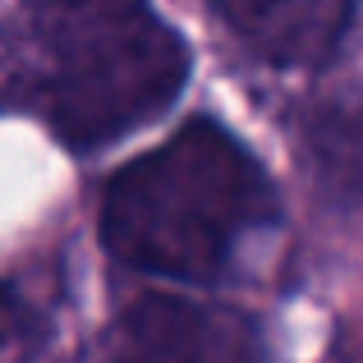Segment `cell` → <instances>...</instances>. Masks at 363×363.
<instances>
[{
    "label": "cell",
    "mask_w": 363,
    "mask_h": 363,
    "mask_svg": "<svg viewBox=\"0 0 363 363\" xmlns=\"http://www.w3.org/2000/svg\"><path fill=\"white\" fill-rule=\"evenodd\" d=\"M359 0H212L221 23L272 69H322L350 37Z\"/></svg>",
    "instance_id": "4"
},
{
    "label": "cell",
    "mask_w": 363,
    "mask_h": 363,
    "mask_svg": "<svg viewBox=\"0 0 363 363\" xmlns=\"http://www.w3.org/2000/svg\"><path fill=\"white\" fill-rule=\"evenodd\" d=\"M308 147L331 198H363V106H331L313 116Z\"/></svg>",
    "instance_id": "5"
},
{
    "label": "cell",
    "mask_w": 363,
    "mask_h": 363,
    "mask_svg": "<svg viewBox=\"0 0 363 363\" xmlns=\"http://www.w3.org/2000/svg\"><path fill=\"white\" fill-rule=\"evenodd\" d=\"M37 336H42V313H37L9 281H0V350L33 345Z\"/></svg>",
    "instance_id": "6"
},
{
    "label": "cell",
    "mask_w": 363,
    "mask_h": 363,
    "mask_svg": "<svg viewBox=\"0 0 363 363\" xmlns=\"http://www.w3.org/2000/svg\"><path fill=\"white\" fill-rule=\"evenodd\" d=\"M194 55L152 0H33L18 97L74 152L143 129L184 92Z\"/></svg>",
    "instance_id": "2"
},
{
    "label": "cell",
    "mask_w": 363,
    "mask_h": 363,
    "mask_svg": "<svg viewBox=\"0 0 363 363\" xmlns=\"http://www.w3.org/2000/svg\"><path fill=\"white\" fill-rule=\"evenodd\" d=\"M281 225L267 166L225 124L198 116L133 157L101 194V248L124 272L216 285L244 248Z\"/></svg>",
    "instance_id": "1"
},
{
    "label": "cell",
    "mask_w": 363,
    "mask_h": 363,
    "mask_svg": "<svg viewBox=\"0 0 363 363\" xmlns=\"http://www.w3.org/2000/svg\"><path fill=\"white\" fill-rule=\"evenodd\" d=\"M106 363H267L262 331L230 303L143 294L124 308Z\"/></svg>",
    "instance_id": "3"
}]
</instances>
